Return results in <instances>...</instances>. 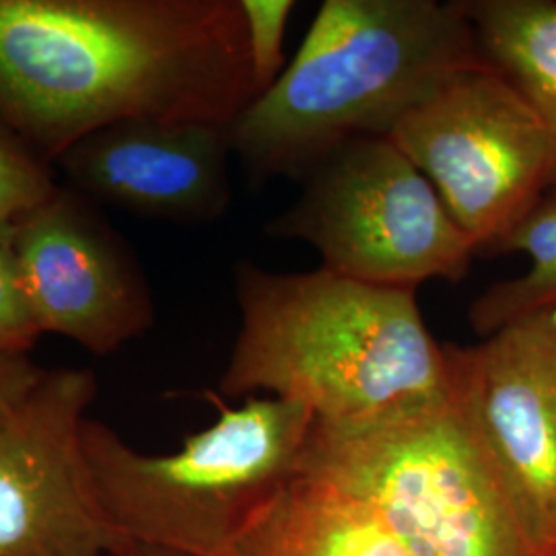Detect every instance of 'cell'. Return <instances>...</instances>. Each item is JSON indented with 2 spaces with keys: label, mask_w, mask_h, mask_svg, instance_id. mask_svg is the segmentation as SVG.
Here are the masks:
<instances>
[{
  "label": "cell",
  "mask_w": 556,
  "mask_h": 556,
  "mask_svg": "<svg viewBox=\"0 0 556 556\" xmlns=\"http://www.w3.org/2000/svg\"><path fill=\"white\" fill-rule=\"evenodd\" d=\"M254 100L239 0H0V119L52 167L105 126L229 128Z\"/></svg>",
  "instance_id": "6da1fadb"
},
{
  "label": "cell",
  "mask_w": 556,
  "mask_h": 556,
  "mask_svg": "<svg viewBox=\"0 0 556 556\" xmlns=\"http://www.w3.org/2000/svg\"><path fill=\"white\" fill-rule=\"evenodd\" d=\"M482 64L457 0H326L295 59L229 124L231 153L254 181H299L349 140L388 139Z\"/></svg>",
  "instance_id": "7a4b0ae2"
},
{
  "label": "cell",
  "mask_w": 556,
  "mask_h": 556,
  "mask_svg": "<svg viewBox=\"0 0 556 556\" xmlns=\"http://www.w3.org/2000/svg\"><path fill=\"white\" fill-rule=\"evenodd\" d=\"M236 298L241 328L219 396L266 392L305 404L316 420H351L435 394L450 378L445 344L410 289L239 260Z\"/></svg>",
  "instance_id": "3957f363"
},
{
  "label": "cell",
  "mask_w": 556,
  "mask_h": 556,
  "mask_svg": "<svg viewBox=\"0 0 556 556\" xmlns=\"http://www.w3.org/2000/svg\"><path fill=\"white\" fill-rule=\"evenodd\" d=\"M204 396L219 417L174 454H142L85 418L83 452L116 553L225 556L298 477L314 425L305 404L252 396L229 406L217 392Z\"/></svg>",
  "instance_id": "277c9868"
},
{
  "label": "cell",
  "mask_w": 556,
  "mask_h": 556,
  "mask_svg": "<svg viewBox=\"0 0 556 556\" xmlns=\"http://www.w3.org/2000/svg\"><path fill=\"white\" fill-rule=\"evenodd\" d=\"M299 475L367 507L415 556H544L452 392L316 420Z\"/></svg>",
  "instance_id": "5b68a950"
},
{
  "label": "cell",
  "mask_w": 556,
  "mask_h": 556,
  "mask_svg": "<svg viewBox=\"0 0 556 556\" xmlns=\"http://www.w3.org/2000/svg\"><path fill=\"white\" fill-rule=\"evenodd\" d=\"M299 184V199L264 233L309 243L340 277L417 291L464 280L478 258L433 184L386 137L340 144Z\"/></svg>",
  "instance_id": "8992f818"
},
{
  "label": "cell",
  "mask_w": 556,
  "mask_h": 556,
  "mask_svg": "<svg viewBox=\"0 0 556 556\" xmlns=\"http://www.w3.org/2000/svg\"><path fill=\"white\" fill-rule=\"evenodd\" d=\"M388 139L433 184L478 258H491L551 186L542 122L489 64L445 83Z\"/></svg>",
  "instance_id": "52a82bcc"
},
{
  "label": "cell",
  "mask_w": 556,
  "mask_h": 556,
  "mask_svg": "<svg viewBox=\"0 0 556 556\" xmlns=\"http://www.w3.org/2000/svg\"><path fill=\"white\" fill-rule=\"evenodd\" d=\"M445 351L457 404L540 553L556 556V307Z\"/></svg>",
  "instance_id": "ba28073f"
},
{
  "label": "cell",
  "mask_w": 556,
  "mask_h": 556,
  "mask_svg": "<svg viewBox=\"0 0 556 556\" xmlns=\"http://www.w3.org/2000/svg\"><path fill=\"white\" fill-rule=\"evenodd\" d=\"M91 369L43 376L0 429V556H114L83 452Z\"/></svg>",
  "instance_id": "9c48e42d"
},
{
  "label": "cell",
  "mask_w": 556,
  "mask_h": 556,
  "mask_svg": "<svg viewBox=\"0 0 556 556\" xmlns=\"http://www.w3.org/2000/svg\"><path fill=\"white\" fill-rule=\"evenodd\" d=\"M23 291L41 334L108 357L155 324L139 260L98 204L59 186L15 223Z\"/></svg>",
  "instance_id": "30bf717a"
},
{
  "label": "cell",
  "mask_w": 556,
  "mask_h": 556,
  "mask_svg": "<svg viewBox=\"0 0 556 556\" xmlns=\"http://www.w3.org/2000/svg\"><path fill=\"white\" fill-rule=\"evenodd\" d=\"M227 126L126 119L68 147L54 167L96 204L202 225L231 206Z\"/></svg>",
  "instance_id": "8fae6325"
},
{
  "label": "cell",
  "mask_w": 556,
  "mask_h": 556,
  "mask_svg": "<svg viewBox=\"0 0 556 556\" xmlns=\"http://www.w3.org/2000/svg\"><path fill=\"white\" fill-rule=\"evenodd\" d=\"M225 556H415L367 507L299 475Z\"/></svg>",
  "instance_id": "7c38bea8"
},
{
  "label": "cell",
  "mask_w": 556,
  "mask_h": 556,
  "mask_svg": "<svg viewBox=\"0 0 556 556\" xmlns=\"http://www.w3.org/2000/svg\"><path fill=\"white\" fill-rule=\"evenodd\" d=\"M482 60L532 105L548 140L556 184V0H457Z\"/></svg>",
  "instance_id": "4fadbf2b"
},
{
  "label": "cell",
  "mask_w": 556,
  "mask_h": 556,
  "mask_svg": "<svg viewBox=\"0 0 556 556\" xmlns=\"http://www.w3.org/2000/svg\"><path fill=\"white\" fill-rule=\"evenodd\" d=\"M517 252L528 256L530 268L521 277L491 285L468 309V321L480 338L495 334L516 319L556 307V184L540 194L491 258Z\"/></svg>",
  "instance_id": "5bb4252c"
},
{
  "label": "cell",
  "mask_w": 556,
  "mask_h": 556,
  "mask_svg": "<svg viewBox=\"0 0 556 556\" xmlns=\"http://www.w3.org/2000/svg\"><path fill=\"white\" fill-rule=\"evenodd\" d=\"M56 188L54 167L0 119V225L23 219Z\"/></svg>",
  "instance_id": "9a60e30c"
},
{
  "label": "cell",
  "mask_w": 556,
  "mask_h": 556,
  "mask_svg": "<svg viewBox=\"0 0 556 556\" xmlns=\"http://www.w3.org/2000/svg\"><path fill=\"white\" fill-rule=\"evenodd\" d=\"M293 0H239L256 98L268 91L285 71V34L295 11Z\"/></svg>",
  "instance_id": "2e32d148"
},
{
  "label": "cell",
  "mask_w": 556,
  "mask_h": 556,
  "mask_svg": "<svg viewBox=\"0 0 556 556\" xmlns=\"http://www.w3.org/2000/svg\"><path fill=\"white\" fill-rule=\"evenodd\" d=\"M41 332L31 316L15 254V223L0 225V346L31 355Z\"/></svg>",
  "instance_id": "e0dca14e"
},
{
  "label": "cell",
  "mask_w": 556,
  "mask_h": 556,
  "mask_svg": "<svg viewBox=\"0 0 556 556\" xmlns=\"http://www.w3.org/2000/svg\"><path fill=\"white\" fill-rule=\"evenodd\" d=\"M43 376L40 365L25 353H13L0 346V429L15 413Z\"/></svg>",
  "instance_id": "ac0fdd59"
},
{
  "label": "cell",
  "mask_w": 556,
  "mask_h": 556,
  "mask_svg": "<svg viewBox=\"0 0 556 556\" xmlns=\"http://www.w3.org/2000/svg\"><path fill=\"white\" fill-rule=\"evenodd\" d=\"M114 556H172L165 553H155V551H142V548H119Z\"/></svg>",
  "instance_id": "d6986e66"
}]
</instances>
